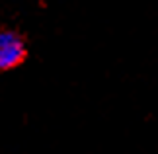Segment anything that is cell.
<instances>
[{
    "mask_svg": "<svg viewBox=\"0 0 158 154\" xmlns=\"http://www.w3.org/2000/svg\"><path fill=\"white\" fill-rule=\"evenodd\" d=\"M26 57V45L14 31H0V70L14 69Z\"/></svg>",
    "mask_w": 158,
    "mask_h": 154,
    "instance_id": "1",
    "label": "cell"
}]
</instances>
